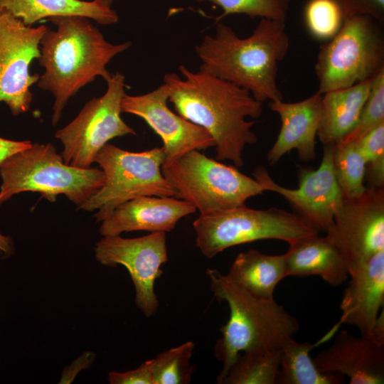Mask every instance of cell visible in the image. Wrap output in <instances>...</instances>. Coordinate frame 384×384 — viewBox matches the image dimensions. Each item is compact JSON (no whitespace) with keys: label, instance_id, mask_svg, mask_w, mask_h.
<instances>
[{"label":"cell","instance_id":"cell-1","mask_svg":"<svg viewBox=\"0 0 384 384\" xmlns=\"http://www.w3.org/2000/svg\"><path fill=\"white\" fill-rule=\"evenodd\" d=\"M178 70L181 75L170 73L163 78L169 102L178 114L210 134L218 160H229L242 167L245 147L258 140L252 130L255 122L246 118H259L262 102L248 90L201 68L192 71L180 65Z\"/></svg>","mask_w":384,"mask_h":384},{"label":"cell","instance_id":"cell-2","mask_svg":"<svg viewBox=\"0 0 384 384\" xmlns=\"http://www.w3.org/2000/svg\"><path fill=\"white\" fill-rule=\"evenodd\" d=\"M48 20L56 29L48 28L41 40L38 60L44 73L37 85L54 97L52 124L56 125L69 99L97 77L107 81L112 75L107 64L132 43L107 41L85 16H59Z\"/></svg>","mask_w":384,"mask_h":384},{"label":"cell","instance_id":"cell-3","mask_svg":"<svg viewBox=\"0 0 384 384\" xmlns=\"http://www.w3.org/2000/svg\"><path fill=\"white\" fill-rule=\"evenodd\" d=\"M289 48L285 21L261 18L246 38L218 22L214 35H206L195 50L200 68L248 90L263 102L283 100L277 76Z\"/></svg>","mask_w":384,"mask_h":384},{"label":"cell","instance_id":"cell-4","mask_svg":"<svg viewBox=\"0 0 384 384\" xmlns=\"http://www.w3.org/2000/svg\"><path fill=\"white\" fill-rule=\"evenodd\" d=\"M206 274L214 297L225 301L230 309L227 323L220 329L222 337L214 346V355L222 363L216 380L220 383L239 353L280 349L297 333L299 324L274 299L255 297L216 270L208 269Z\"/></svg>","mask_w":384,"mask_h":384},{"label":"cell","instance_id":"cell-5","mask_svg":"<svg viewBox=\"0 0 384 384\" xmlns=\"http://www.w3.org/2000/svg\"><path fill=\"white\" fill-rule=\"evenodd\" d=\"M0 206L14 195L32 191L50 201L63 194L78 207L103 185L98 168L81 169L66 164L50 143H33L0 163Z\"/></svg>","mask_w":384,"mask_h":384},{"label":"cell","instance_id":"cell-6","mask_svg":"<svg viewBox=\"0 0 384 384\" xmlns=\"http://www.w3.org/2000/svg\"><path fill=\"white\" fill-rule=\"evenodd\" d=\"M161 171L174 197L189 203L200 214L245 205L248 198L265 192L256 178L198 150H191L164 164Z\"/></svg>","mask_w":384,"mask_h":384},{"label":"cell","instance_id":"cell-7","mask_svg":"<svg viewBox=\"0 0 384 384\" xmlns=\"http://www.w3.org/2000/svg\"><path fill=\"white\" fill-rule=\"evenodd\" d=\"M383 26L366 15L343 19L338 32L320 46L314 68L318 92L349 87L384 68Z\"/></svg>","mask_w":384,"mask_h":384},{"label":"cell","instance_id":"cell-8","mask_svg":"<svg viewBox=\"0 0 384 384\" xmlns=\"http://www.w3.org/2000/svg\"><path fill=\"white\" fill-rule=\"evenodd\" d=\"M193 226L196 245L208 258L230 247L253 241L274 239L289 244L319 233L295 213L276 208L252 209L245 205L200 214Z\"/></svg>","mask_w":384,"mask_h":384},{"label":"cell","instance_id":"cell-9","mask_svg":"<svg viewBox=\"0 0 384 384\" xmlns=\"http://www.w3.org/2000/svg\"><path fill=\"white\" fill-rule=\"evenodd\" d=\"M95 162L103 171L105 182L78 208L97 210L94 217L97 222L133 198L145 196L174 197V191L161 171L165 162L162 147L132 152L107 143L99 151Z\"/></svg>","mask_w":384,"mask_h":384},{"label":"cell","instance_id":"cell-10","mask_svg":"<svg viewBox=\"0 0 384 384\" xmlns=\"http://www.w3.org/2000/svg\"><path fill=\"white\" fill-rule=\"evenodd\" d=\"M106 82V92L88 101L72 122L55 134L63 145L62 156L68 165L89 168L99 151L110 140L136 134L120 116L121 100L125 94V76L117 71Z\"/></svg>","mask_w":384,"mask_h":384},{"label":"cell","instance_id":"cell-11","mask_svg":"<svg viewBox=\"0 0 384 384\" xmlns=\"http://www.w3.org/2000/svg\"><path fill=\"white\" fill-rule=\"evenodd\" d=\"M48 28L27 26L0 7V102L14 116L30 109L31 87L40 75L31 74L29 67L40 57V42Z\"/></svg>","mask_w":384,"mask_h":384},{"label":"cell","instance_id":"cell-12","mask_svg":"<svg viewBox=\"0 0 384 384\" xmlns=\"http://www.w3.org/2000/svg\"><path fill=\"white\" fill-rule=\"evenodd\" d=\"M326 235L346 262L349 275L384 250V188L344 198Z\"/></svg>","mask_w":384,"mask_h":384},{"label":"cell","instance_id":"cell-13","mask_svg":"<svg viewBox=\"0 0 384 384\" xmlns=\"http://www.w3.org/2000/svg\"><path fill=\"white\" fill-rule=\"evenodd\" d=\"M95 255L103 265H123L134 284L137 308L147 317L157 312L154 284L162 274L161 265L168 261L166 233L153 232L135 238L103 236L96 243Z\"/></svg>","mask_w":384,"mask_h":384},{"label":"cell","instance_id":"cell-14","mask_svg":"<svg viewBox=\"0 0 384 384\" xmlns=\"http://www.w3.org/2000/svg\"><path fill=\"white\" fill-rule=\"evenodd\" d=\"M335 144L323 145V156L319 166L313 169L301 168L298 172L297 188H288L274 181L263 166L253 173L265 191H272L285 198L294 213L319 232L326 231L333 224L343 196L334 171Z\"/></svg>","mask_w":384,"mask_h":384},{"label":"cell","instance_id":"cell-15","mask_svg":"<svg viewBox=\"0 0 384 384\" xmlns=\"http://www.w3.org/2000/svg\"><path fill=\"white\" fill-rule=\"evenodd\" d=\"M169 89L163 82L145 94H124L121 111L139 117L160 137L165 155L164 164L191 150L215 146L213 139L203 127L186 119L168 107Z\"/></svg>","mask_w":384,"mask_h":384},{"label":"cell","instance_id":"cell-16","mask_svg":"<svg viewBox=\"0 0 384 384\" xmlns=\"http://www.w3.org/2000/svg\"><path fill=\"white\" fill-rule=\"evenodd\" d=\"M313 361L319 371L346 375L351 384L384 383V345L363 336L355 337L346 330Z\"/></svg>","mask_w":384,"mask_h":384},{"label":"cell","instance_id":"cell-17","mask_svg":"<svg viewBox=\"0 0 384 384\" xmlns=\"http://www.w3.org/2000/svg\"><path fill=\"white\" fill-rule=\"evenodd\" d=\"M322 94L316 92L296 102L283 100L270 101V110L281 119V128L275 142L267 154V161L275 165L290 151L297 150L299 158L309 161L316 158V137L321 116Z\"/></svg>","mask_w":384,"mask_h":384},{"label":"cell","instance_id":"cell-18","mask_svg":"<svg viewBox=\"0 0 384 384\" xmlns=\"http://www.w3.org/2000/svg\"><path fill=\"white\" fill-rule=\"evenodd\" d=\"M196 210L189 203L175 197L140 196L115 208L101 221L99 230L102 236L136 230L170 232L180 219Z\"/></svg>","mask_w":384,"mask_h":384},{"label":"cell","instance_id":"cell-19","mask_svg":"<svg viewBox=\"0 0 384 384\" xmlns=\"http://www.w3.org/2000/svg\"><path fill=\"white\" fill-rule=\"evenodd\" d=\"M350 276L340 304V320L321 341L333 335L341 324L356 327L363 336H371L384 304V250Z\"/></svg>","mask_w":384,"mask_h":384},{"label":"cell","instance_id":"cell-20","mask_svg":"<svg viewBox=\"0 0 384 384\" xmlns=\"http://www.w3.org/2000/svg\"><path fill=\"white\" fill-rule=\"evenodd\" d=\"M284 253L287 276L316 275L332 286L343 283L349 275L342 254L326 236H307L289 244Z\"/></svg>","mask_w":384,"mask_h":384},{"label":"cell","instance_id":"cell-21","mask_svg":"<svg viewBox=\"0 0 384 384\" xmlns=\"http://www.w3.org/2000/svg\"><path fill=\"white\" fill-rule=\"evenodd\" d=\"M372 80L322 94L317 137L323 145L336 144L353 131L368 97Z\"/></svg>","mask_w":384,"mask_h":384},{"label":"cell","instance_id":"cell-22","mask_svg":"<svg viewBox=\"0 0 384 384\" xmlns=\"http://www.w3.org/2000/svg\"><path fill=\"white\" fill-rule=\"evenodd\" d=\"M0 7L31 26L43 18L59 16H85L102 26L119 21L117 12L99 0H0Z\"/></svg>","mask_w":384,"mask_h":384},{"label":"cell","instance_id":"cell-23","mask_svg":"<svg viewBox=\"0 0 384 384\" xmlns=\"http://www.w3.org/2000/svg\"><path fill=\"white\" fill-rule=\"evenodd\" d=\"M225 276L255 297L274 299L276 286L287 277L284 255H270L254 249L240 252Z\"/></svg>","mask_w":384,"mask_h":384},{"label":"cell","instance_id":"cell-24","mask_svg":"<svg viewBox=\"0 0 384 384\" xmlns=\"http://www.w3.org/2000/svg\"><path fill=\"white\" fill-rule=\"evenodd\" d=\"M317 343L287 338L280 348V366L276 384H341L344 376L322 373L315 366L309 352Z\"/></svg>","mask_w":384,"mask_h":384},{"label":"cell","instance_id":"cell-25","mask_svg":"<svg viewBox=\"0 0 384 384\" xmlns=\"http://www.w3.org/2000/svg\"><path fill=\"white\" fill-rule=\"evenodd\" d=\"M280 349L238 355L220 384H276Z\"/></svg>","mask_w":384,"mask_h":384},{"label":"cell","instance_id":"cell-26","mask_svg":"<svg viewBox=\"0 0 384 384\" xmlns=\"http://www.w3.org/2000/svg\"><path fill=\"white\" fill-rule=\"evenodd\" d=\"M333 164L344 198L359 196L366 191V161L357 141L342 140L336 144Z\"/></svg>","mask_w":384,"mask_h":384},{"label":"cell","instance_id":"cell-27","mask_svg":"<svg viewBox=\"0 0 384 384\" xmlns=\"http://www.w3.org/2000/svg\"><path fill=\"white\" fill-rule=\"evenodd\" d=\"M195 343L187 341L157 355L153 360L154 384H187L193 367L190 364Z\"/></svg>","mask_w":384,"mask_h":384},{"label":"cell","instance_id":"cell-28","mask_svg":"<svg viewBox=\"0 0 384 384\" xmlns=\"http://www.w3.org/2000/svg\"><path fill=\"white\" fill-rule=\"evenodd\" d=\"M304 16L311 36L322 41L331 38L343 21L340 8L334 0H309Z\"/></svg>","mask_w":384,"mask_h":384},{"label":"cell","instance_id":"cell-29","mask_svg":"<svg viewBox=\"0 0 384 384\" xmlns=\"http://www.w3.org/2000/svg\"><path fill=\"white\" fill-rule=\"evenodd\" d=\"M210 2L223 10L221 18L230 14H244L250 18L259 17L285 21L291 0H196Z\"/></svg>","mask_w":384,"mask_h":384},{"label":"cell","instance_id":"cell-30","mask_svg":"<svg viewBox=\"0 0 384 384\" xmlns=\"http://www.w3.org/2000/svg\"><path fill=\"white\" fill-rule=\"evenodd\" d=\"M384 123V68L372 80L368 97L358 122L343 140L358 141L367 133Z\"/></svg>","mask_w":384,"mask_h":384},{"label":"cell","instance_id":"cell-31","mask_svg":"<svg viewBox=\"0 0 384 384\" xmlns=\"http://www.w3.org/2000/svg\"><path fill=\"white\" fill-rule=\"evenodd\" d=\"M366 161L369 188H384V123L357 141Z\"/></svg>","mask_w":384,"mask_h":384},{"label":"cell","instance_id":"cell-32","mask_svg":"<svg viewBox=\"0 0 384 384\" xmlns=\"http://www.w3.org/2000/svg\"><path fill=\"white\" fill-rule=\"evenodd\" d=\"M343 19L360 15L369 16L384 24V0H334Z\"/></svg>","mask_w":384,"mask_h":384},{"label":"cell","instance_id":"cell-33","mask_svg":"<svg viewBox=\"0 0 384 384\" xmlns=\"http://www.w3.org/2000/svg\"><path fill=\"white\" fill-rule=\"evenodd\" d=\"M152 368L151 358L134 370L124 373L110 372L108 380L111 384H154Z\"/></svg>","mask_w":384,"mask_h":384},{"label":"cell","instance_id":"cell-34","mask_svg":"<svg viewBox=\"0 0 384 384\" xmlns=\"http://www.w3.org/2000/svg\"><path fill=\"white\" fill-rule=\"evenodd\" d=\"M30 140L14 141L0 137V163L9 156L32 145Z\"/></svg>","mask_w":384,"mask_h":384},{"label":"cell","instance_id":"cell-35","mask_svg":"<svg viewBox=\"0 0 384 384\" xmlns=\"http://www.w3.org/2000/svg\"><path fill=\"white\" fill-rule=\"evenodd\" d=\"M374 342L380 345H384V313L383 309L379 314L376 324L373 328L370 337Z\"/></svg>","mask_w":384,"mask_h":384},{"label":"cell","instance_id":"cell-36","mask_svg":"<svg viewBox=\"0 0 384 384\" xmlns=\"http://www.w3.org/2000/svg\"><path fill=\"white\" fill-rule=\"evenodd\" d=\"M99 1H100L101 2H102L103 4H105L106 5L112 7V5L114 0H99Z\"/></svg>","mask_w":384,"mask_h":384}]
</instances>
